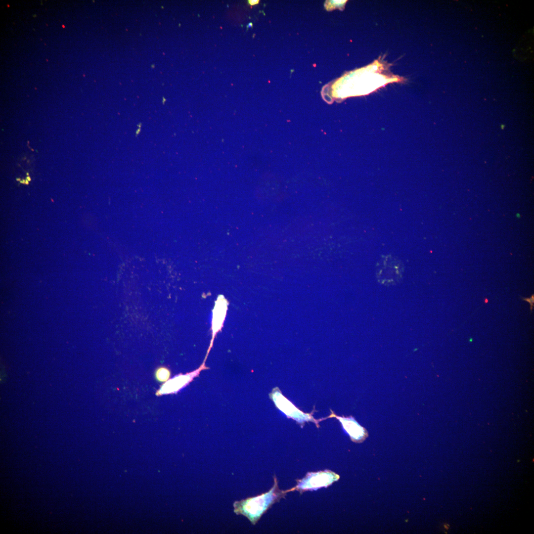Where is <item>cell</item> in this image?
I'll use <instances>...</instances> for the list:
<instances>
[{
    "label": "cell",
    "mask_w": 534,
    "mask_h": 534,
    "mask_svg": "<svg viewBox=\"0 0 534 534\" xmlns=\"http://www.w3.org/2000/svg\"><path fill=\"white\" fill-rule=\"evenodd\" d=\"M258 0H249V3L250 5H253L258 3Z\"/></svg>",
    "instance_id": "obj_7"
},
{
    "label": "cell",
    "mask_w": 534,
    "mask_h": 534,
    "mask_svg": "<svg viewBox=\"0 0 534 534\" xmlns=\"http://www.w3.org/2000/svg\"><path fill=\"white\" fill-rule=\"evenodd\" d=\"M339 479V476L330 470L310 472L302 479L297 480V485L288 492L297 490L300 492L308 490L327 487Z\"/></svg>",
    "instance_id": "obj_2"
},
{
    "label": "cell",
    "mask_w": 534,
    "mask_h": 534,
    "mask_svg": "<svg viewBox=\"0 0 534 534\" xmlns=\"http://www.w3.org/2000/svg\"><path fill=\"white\" fill-rule=\"evenodd\" d=\"M403 271L402 264L397 259L388 256L381 263L378 272L379 280L384 283H393L399 280Z\"/></svg>",
    "instance_id": "obj_4"
},
{
    "label": "cell",
    "mask_w": 534,
    "mask_h": 534,
    "mask_svg": "<svg viewBox=\"0 0 534 534\" xmlns=\"http://www.w3.org/2000/svg\"><path fill=\"white\" fill-rule=\"evenodd\" d=\"M274 484L268 491L256 496L250 497L233 504L234 512L247 518L252 524L255 525L262 515L275 502L285 496L287 490H279L276 477H273Z\"/></svg>",
    "instance_id": "obj_1"
},
{
    "label": "cell",
    "mask_w": 534,
    "mask_h": 534,
    "mask_svg": "<svg viewBox=\"0 0 534 534\" xmlns=\"http://www.w3.org/2000/svg\"><path fill=\"white\" fill-rule=\"evenodd\" d=\"M331 414L326 417L318 420L319 422L328 418L335 417L341 423L344 429L349 434L351 440L355 442L360 443L364 441L367 437L365 429L360 426L352 416L342 417L336 415L330 409Z\"/></svg>",
    "instance_id": "obj_5"
},
{
    "label": "cell",
    "mask_w": 534,
    "mask_h": 534,
    "mask_svg": "<svg viewBox=\"0 0 534 534\" xmlns=\"http://www.w3.org/2000/svg\"><path fill=\"white\" fill-rule=\"evenodd\" d=\"M252 25V23H249V24H248V25H247V28H248V27H251V26Z\"/></svg>",
    "instance_id": "obj_8"
},
{
    "label": "cell",
    "mask_w": 534,
    "mask_h": 534,
    "mask_svg": "<svg viewBox=\"0 0 534 534\" xmlns=\"http://www.w3.org/2000/svg\"><path fill=\"white\" fill-rule=\"evenodd\" d=\"M521 298H522L523 300L530 303V304L531 305V310L532 311L533 309V306H534V295H533L530 298H523L522 297H521Z\"/></svg>",
    "instance_id": "obj_6"
},
{
    "label": "cell",
    "mask_w": 534,
    "mask_h": 534,
    "mask_svg": "<svg viewBox=\"0 0 534 534\" xmlns=\"http://www.w3.org/2000/svg\"><path fill=\"white\" fill-rule=\"evenodd\" d=\"M274 393L272 394V398L276 406L288 418L295 420L302 426L304 425L306 422L311 421L315 423L318 427V421L313 418L312 416L313 411L310 413H304L283 396L279 391H276Z\"/></svg>",
    "instance_id": "obj_3"
}]
</instances>
